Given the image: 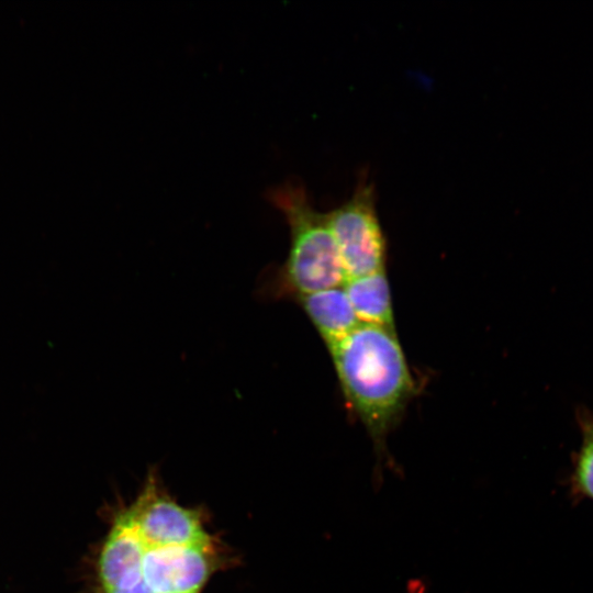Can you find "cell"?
Masks as SVG:
<instances>
[{
  "label": "cell",
  "instance_id": "6da1fadb",
  "mask_svg": "<svg viewBox=\"0 0 593 593\" xmlns=\"http://www.w3.org/2000/svg\"><path fill=\"white\" fill-rule=\"evenodd\" d=\"M234 556L221 538L164 542L143 537L124 504L111 517L93 563L92 593H202Z\"/></svg>",
  "mask_w": 593,
  "mask_h": 593
},
{
  "label": "cell",
  "instance_id": "7a4b0ae2",
  "mask_svg": "<svg viewBox=\"0 0 593 593\" xmlns=\"http://www.w3.org/2000/svg\"><path fill=\"white\" fill-rule=\"evenodd\" d=\"M328 349L344 396L373 443V484L379 488L387 436L415 389L405 355L395 329L369 324H360Z\"/></svg>",
  "mask_w": 593,
  "mask_h": 593
},
{
  "label": "cell",
  "instance_id": "3957f363",
  "mask_svg": "<svg viewBox=\"0 0 593 593\" xmlns=\"http://www.w3.org/2000/svg\"><path fill=\"white\" fill-rule=\"evenodd\" d=\"M269 198L290 225L287 275L291 286L301 295L343 286L346 276L326 214L312 206L304 188L283 184Z\"/></svg>",
  "mask_w": 593,
  "mask_h": 593
},
{
  "label": "cell",
  "instance_id": "277c9868",
  "mask_svg": "<svg viewBox=\"0 0 593 593\" xmlns=\"http://www.w3.org/2000/svg\"><path fill=\"white\" fill-rule=\"evenodd\" d=\"M346 279L385 270L387 242L376 206V191L361 176L351 197L326 213Z\"/></svg>",
  "mask_w": 593,
  "mask_h": 593
},
{
  "label": "cell",
  "instance_id": "5b68a950",
  "mask_svg": "<svg viewBox=\"0 0 593 593\" xmlns=\"http://www.w3.org/2000/svg\"><path fill=\"white\" fill-rule=\"evenodd\" d=\"M301 301L328 348L361 324L343 286L303 294Z\"/></svg>",
  "mask_w": 593,
  "mask_h": 593
},
{
  "label": "cell",
  "instance_id": "8992f818",
  "mask_svg": "<svg viewBox=\"0 0 593 593\" xmlns=\"http://www.w3.org/2000/svg\"><path fill=\"white\" fill-rule=\"evenodd\" d=\"M343 288L361 324L394 329L391 293L385 270L346 279Z\"/></svg>",
  "mask_w": 593,
  "mask_h": 593
},
{
  "label": "cell",
  "instance_id": "52a82bcc",
  "mask_svg": "<svg viewBox=\"0 0 593 593\" xmlns=\"http://www.w3.org/2000/svg\"><path fill=\"white\" fill-rule=\"evenodd\" d=\"M581 445L573 457L569 485L575 501L584 499L593 501V416L581 413Z\"/></svg>",
  "mask_w": 593,
  "mask_h": 593
}]
</instances>
